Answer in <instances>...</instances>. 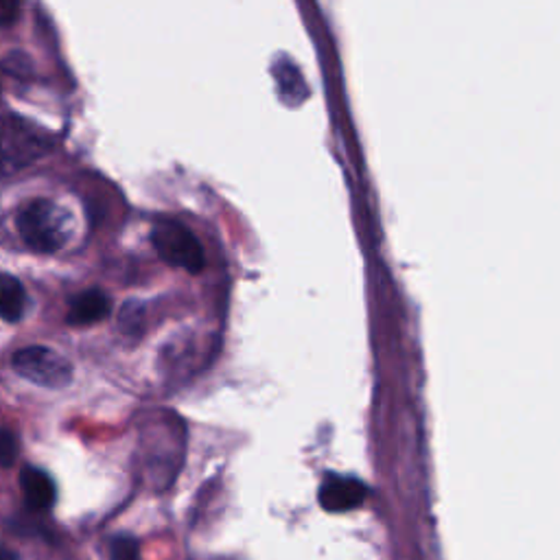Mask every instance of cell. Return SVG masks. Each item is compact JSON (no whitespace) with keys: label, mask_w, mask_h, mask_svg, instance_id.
<instances>
[{"label":"cell","mask_w":560,"mask_h":560,"mask_svg":"<svg viewBox=\"0 0 560 560\" xmlns=\"http://www.w3.org/2000/svg\"><path fill=\"white\" fill-rule=\"evenodd\" d=\"M51 145L53 139L43 128L12 115L0 117V180L40 160Z\"/></svg>","instance_id":"cell-1"},{"label":"cell","mask_w":560,"mask_h":560,"mask_svg":"<svg viewBox=\"0 0 560 560\" xmlns=\"http://www.w3.org/2000/svg\"><path fill=\"white\" fill-rule=\"evenodd\" d=\"M19 233L32 250L58 252L69 239V215L49 200H34L19 215Z\"/></svg>","instance_id":"cell-2"},{"label":"cell","mask_w":560,"mask_h":560,"mask_svg":"<svg viewBox=\"0 0 560 560\" xmlns=\"http://www.w3.org/2000/svg\"><path fill=\"white\" fill-rule=\"evenodd\" d=\"M152 243L156 252L171 265L200 274L206 265V254L198 237L176 219H160L152 228Z\"/></svg>","instance_id":"cell-3"},{"label":"cell","mask_w":560,"mask_h":560,"mask_svg":"<svg viewBox=\"0 0 560 560\" xmlns=\"http://www.w3.org/2000/svg\"><path fill=\"white\" fill-rule=\"evenodd\" d=\"M14 370L43 388H64L73 381V366L58 350L47 346H27L12 359Z\"/></svg>","instance_id":"cell-4"},{"label":"cell","mask_w":560,"mask_h":560,"mask_svg":"<svg viewBox=\"0 0 560 560\" xmlns=\"http://www.w3.org/2000/svg\"><path fill=\"white\" fill-rule=\"evenodd\" d=\"M368 497V486L355 477L329 475L318 492L320 505L329 512H348L364 505Z\"/></svg>","instance_id":"cell-5"},{"label":"cell","mask_w":560,"mask_h":560,"mask_svg":"<svg viewBox=\"0 0 560 560\" xmlns=\"http://www.w3.org/2000/svg\"><path fill=\"white\" fill-rule=\"evenodd\" d=\"M110 311H112L110 296L102 289H88V291L78 294L71 300L67 320L73 326H91V324L106 320L110 315Z\"/></svg>","instance_id":"cell-6"},{"label":"cell","mask_w":560,"mask_h":560,"mask_svg":"<svg viewBox=\"0 0 560 560\" xmlns=\"http://www.w3.org/2000/svg\"><path fill=\"white\" fill-rule=\"evenodd\" d=\"M21 486L32 510L45 512L56 503V484L45 470L25 466L21 473Z\"/></svg>","instance_id":"cell-7"},{"label":"cell","mask_w":560,"mask_h":560,"mask_svg":"<svg viewBox=\"0 0 560 560\" xmlns=\"http://www.w3.org/2000/svg\"><path fill=\"white\" fill-rule=\"evenodd\" d=\"M25 305L27 294L23 283L8 272H0V318L8 322H19L25 313Z\"/></svg>","instance_id":"cell-8"},{"label":"cell","mask_w":560,"mask_h":560,"mask_svg":"<svg viewBox=\"0 0 560 560\" xmlns=\"http://www.w3.org/2000/svg\"><path fill=\"white\" fill-rule=\"evenodd\" d=\"M143 320H145V309L141 307V302L130 300L128 305H123L121 315H119V326L126 333H130V335L141 333L143 331Z\"/></svg>","instance_id":"cell-9"},{"label":"cell","mask_w":560,"mask_h":560,"mask_svg":"<svg viewBox=\"0 0 560 560\" xmlns=\"http://www.w3.org/2000/svg\"><path fill=\"white\" fill-rule=\"evenodd\" d=\"M112 560H141V551H139V540L132 536H117L112 540Z\"/></svg>","instance_id":"cell-10"},{"label":"cell","mask_w":560,"mask_h":560,"mask_svg":"<svg viewBox=\"0 0 560 560\" xmlns=\"http://www.w3.org/2000/svg\"><path fill=\"white\" fill-rule=\"evenodd\" d=\"M19 457V440L12 431L0 429V466L8 468Z\"/></svg>","instance_id":"cell-11"},{"label":"cell","mask_w":560,"mask_h":560,"mask_svg":"<svg viewBox=\"0 0 560 560\" xmlns=\"http://www.w3.org/2000/svg\"><path fill=\"white\" fill-rule=\"evenodd\" d=\"M5 69H8V73H12V75H21V78H27L29 75V71H32V64H29V60L23 56V53H12L8 60H5Z\"/></svg>","instance_id":"cell-12"},{"label":"cell","mask_w":560,"mask_h":560,"mask_svg":"<svg viewBox=\"0 0 560 560\" xmlns=\"http://www.w3.org/2000/svg\"><path fill=\"white\" fill-rule=\"evenodd\" d=\"M19 14H21L19 3H12V0H0V27L14 25Z\"/></svg>","instance_id":"cell-13"},{"label":"cell","mask_w":560,"mask_h":560,"mask_svg":"<svg viewBox=\"0 0 560 560\" xmlns=\"http://www.w3.org/2000/svg\"><path fill=\"white\" fill-rule=\"evenodd\" d=\"M0 560H19V558H16V553L12 549L0 547Z\"/></svg>","instance_id":"cell-14"}]
</instances>
